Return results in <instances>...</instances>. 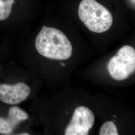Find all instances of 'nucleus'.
<instances>
[{"label":"nucleus","mask_w":135,"mask_h":135,"mask_svg":"<svg viewBox=\"0 0 135 135\" xmlns=\"http://www.w3.org/2000/svg\"><path fill=\"white\" fill-rule=\"evenodd\" d=\"M78 15L87 28L96 33L106 32L113 22L110 12L95 0H82Z\"/></svg>","instance_id":"f03ea898"},{"label":"nucleus","mask_w":135,"mask_h":135,"mask_svg":"<svg viewBox=\"0 0 135 135\" xmlns=\"http://www.w3.org/2000/svg\"><path fill=\"white\" fill-rule=\"evenodd\" d=\"M61 65H62V66H65V65H65V64H64V63H61Z\"/></svg>","instance_id":"6e6552de"},{"label":"nucleus","mask_w":135,"mask_h":135,"mask_svg":"<svg viewBox=\"0 0 135 135\" xmlns=\"http://www.w3.org/2000/svg\"><path fill=\"white\" fill-rule=\"evenodd\" d=\"M29 118L28 113L18 106L11 107L8 112L7 118L0 117V134H12L16 127L21 122Z\"/></svg>","instance_id":"20e7f679"},{"label":"nucleus","mask_w":135,"mask_h":135,"mask_svg":"<svg viewBox=\"0 0 135 135\" xmlns=\"http://www.w3.org/2000/svg\"><path fill=\"white\" fill-rule=\"evenodd\" d=\"M129 1L132 4H133L134 5H135V0H129Z\"/></svg>","instance_id":"423d86ee"},{"label":"nucleus","mask_w":135,"mask_h":135,"mask_svg":"<svg viewBox=\"0 0 135 135\" xmlns=\"http://www.w3.org/2000/svg\"><path fill=\"white\" fill-rule=\"evenodd\" d=\"M31 89L23 82L14 85L0 84V101L9 105H18L29 96Z\"/></svg>","instance_id":"7ed1b4c3"},{"label":"nucleus","mask_w":135,"mask_h":135,"mask_svg":"<svg viewBox=\"0 0 135 135\" xmlns=\"http://www.w3.org/2000/svg\"><path fill=\"white\" fill-rule=\"evenodd\" d=\"M14 0H0V21L7 19L12 12Z\"/></svg>","instance_id":"39448f33"},{"label":"nucleus","mask_w":135,"mask_h":135,"mask_svg":"<svg viewBox=\"0 0 135 135\" xmlns=\"http://www.w3.org/2000/svg\"><path fill=\"white\" fill-rule=\"evenodd\" d=\"M35 47L44 57L56 60H66L72 56V44L60 30L43 26L37 35Z\"/></svg>","instance_id":"f257e3e1"},{"label":"nucleus","mask_w":135,"mask_h":135,"mask_svg":"<svg viewBox=\"0 0 135 135\" xmlns=\"http://www.w3.org/2000/svg\"><path fill=\"white\" fill-rule=\"evenodd\" d=\"M20 135H29V134H28V133H24V134H20Z\"/></svg>","instance_id":"0eeeda50"}]
</instances>
